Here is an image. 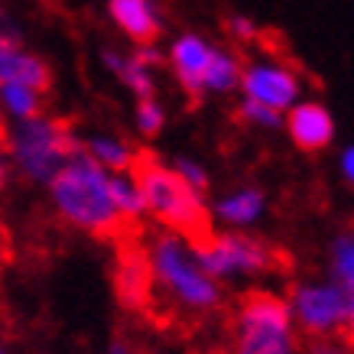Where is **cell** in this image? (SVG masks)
<instances>
[{"label": "cell", "mask_w": 354, "mask_h": 354, "mask_svg": "<svg viewBox=\"0 0 354 354\" xmlns=\"http://www.w3.org/2000/svg\"><path fill=\"white\" fill-rule=\"evenodd\" d=\"M147 263L153 277V296L169 302L179 315L189 319H205L221 309L225 302V286H218L208 277V270L198 260L195 241L172 231H156L143 244Z\"/></svg>", "instance_id": "obj_1"}, {"label": "cell", "mask_w": 354, "mask_h": 354, "mask_svg": "<svg viewBox=\"0 0 354 354\" xmlns=\"http://www.w3.org/2000/svg\"><path fill=\"white\" fill-rule=\"evenodd\" d=\"M46 192L59 221L88 237H114L120 227H127L114 205L111 172L91 162L82 150L49 179Z\"/></svg>", "instance_id": "obj_2"}, {"label": "cell", "mask_w": 354, "mask_h": 354, "mask_svg": "<svg viewBox=\"0 0 354 354\" xmlns=\"http://www.w3.org/2000/svg\"><path fill=\"white\" fill-rule=\"evenodd\" d=\"M227 354H306L290 306L277 290H247L231 309Z\"/></svg>", "instance_id": "obj_3"}, {"label": "cell", "mask_w": 354, "mask_h": 354, "mask_svg": "<svg viewBox=\"0 0 354 354\" xmlns=\"http://www.w3.org/2000/svg\"><path fill=\"white\" fill-rule=\"evenodd\" d=\"M133 179H137L140 195H143V212L160 225V231L185 234L192 241L208 234L212 215H208L205 195L189 189L172 172L169 162L156 160L153 153H140L137 166H133Z\"/></svg>", "instance_id": "obj_4"}, {"label": "cell", "mask_w": 354, "mask_h": 354, "mask_svg": "<svg viewBox=\"0 0 354 354\" xmlns=\"http://www.w3.org/2000/svg\"><path fill=\"white\" fill-rule=\"evenodd\" d=\"M7 162L10 169L32 185H49L55 172L82 150V140L65 120L39 114V118L20 120L3 133Z\"/></svg>", "instance_id": "obj_5"}, {"label": "cell", "mask_w": 354, "mask_h": 354, "mask_svg": "<svg viewBox=\"0 0 354 354\" xmlns=\"http://www.w3.org/2000/svg\"><path fill=\"white\" fill-rule=\"evenodd\" d=\"M195 250L218 286L260 283L279 267L277 247L250 231H208L195 241Z\"/></svg>", "instance_id": "obj_6"}, {"label": "cell", "mask_w": 354, "mask_h": 354, "mask_svg": "<svg viewBox=\"0 0 354 354\" xmlns=\"http://www.w3.org/2000/svg\"><path fill=\"white\" fill-rule=\"evenodd\" d=\"M290 306L292 325L302 335V342H322L338 338L348 325V296L328 277H306L296 279L290 292H283Z\"/></svg>", "instance_id": "obj_7"}, {"label": "cell", "mask_w": 354, "mask_h": 354, "mask_svg": "<svg viewBox=\"0 0 354 354\" xmlns=\"http://www.w3.org/2000/svg\"><path fill=\"white\" fill-rule=\"evenodd\" d=\"M237 91L244 101H254V104L286 114L292 104L302 101V75L279 59H250L241 68Z\"/></svg>", "instance_id": "obj_8"}, {"label": "cell", "mask_w": 354, "mask_h": 354, "mask_svg": "<svg viewBox=\"0 0 354 354\" xmlns=\"http://www.w3.org/2000/svg\"><path fill=\"white\" fill-rule=\"evenodd\" d=\"M7 82H20V85H30L36 91H49L53 68L43 55L26 49L17 20L0 7V85H7Z\"/></svg>", "instance_id": "obj_9"}, {"label": "cell", "mask_w": 354, "mask_h": 354, "mask_svg": "<svg viewBox=\"0 0 354 354\" xmlns=\"http://www.w3.org/2000/svg\"><path fill=\"white\" fill-rule=\"evenodd\" d=\"M283 130L290 133L292 147L302 153H322L335 143L338 124H335L332 108L319 97H302L299 104H292L283 114Z\"/></svg>", "instance_id": "obj_10"}, {"label": "cell", "mask_w": 354, "mask_h": 354, "mask_svg": "<svg viewBox=\"0 0 354 354\" xmlns=\"http://www.w3.org/2000/svg\"><path fill=\"white\" fill-rule=\"evenodd\" d=\"M212 49H215V43L205 39L202 32H179L169 43V49H166V62L172 68L176 85L183 88L192 101L205 97L202 78H205V68H208V59H212Z\"/></svg>", "instance_id": "obj_11"}, {"label": "cell", "mask_w": 354, "mask_h": 354, "mask_svg": "<svg viewBox=\"0 0 354 354\" xmlns=\"http://www.w3.org/2000/svg\"><path fill=\"white\" fill-rule=\"evenodd\" d=\"M267 192L260 185H237L208 205V215L221 225V231H254L267 218Z\"/></svg>", "instance_id": "obj_12"}, {"label": "cell", "mask_w": 354, "mask_h": 354, "mask_svg": "<svg viewBox=\"0 0 354 354\" xmlns=\"http://www.w3.org/2000/svg\"><path fill=\"white\" fill-rule=\"evenodd\" d=\"M114 290L118 299L133 312H143L153 306V277H150V263L143 247H124L120 250L118 263H114Z\"/></svg>", "instance_id": "obj_13"}, {"label": "cell", "mask_w": 354, "mask_h": 354, "mask_svg": "<svg viewBox=\"0 0 354 354\" xmlns=\"http://www.w3.org/2000/svg\"><path fill=\"white\" fill-rule=\"evenodd\" d=\"M108 17L133 46L156 43L166 30L160 0H108Z\"/></svg>", "instance_id": "obj_14"}, {"label": "cell", "mask_w": 354, "mask_h": 354, "mask_svg": "<svg viewBox=\"0 0 354 354\" xmlns=\"http://www.w3.org/2000/svg\"><path fill=\"white\" fill-rule=\"evenodd\" d=\"M101 65H104L137 101L156 97V68L140 62L133 49H130V53H120L114 46H104V49H101Z\"/></svg>", "instance_id": "obj_15"}, {"label": "cell", "mask_w": 354, "mask_h": 354, "mask_svg": "<svg viewBox=\"0 0 354 354\" xmlns=\"http://www.w3.org/2000/svg\"><path fill=\"white\" fill-rule=\"evenodd\" d=\"M82 153L108 172H133L137 156H140L137 147H133L127 137L108 133V130H104V133H88V137L82 140Z\"/></svg>", "instance_id": "obj_16"}, {"label": "cell", "mask_w": 354, "mask_h": 354, "mask_svg": "<svg viewBox=\"0 0 354 354\" xmlns=\"http://www.w3.org/2000/svg\"><path fill=\"white\" fill-rule=\"evenodd\" d=\"M241 68H244V62H241V55H237L234 49L215 46V49H212V59H208V68H205L202 91L205 95H218V97L237 91V85H241Z\"/></svg>", "instance_id": "obj_17"}, {"label": "cell", "mask_w": 354, "mask_h": 354, "mask_svg": "<svg viewBox=\"0 0 354 354\" xmlns=\"http://www.w3.org/2000/svg\"><path fill=\"white\" fill-rule=\"evenodd\" d=\"M46 108V91H36L30 85H20V82H7L0 85V114L10 118L13 124L30 118H39Z\"/></svg>", "instance_id": "obj_18"}, {"label": "cell", "mask_w": 354, "mask_h": 354, "mask_svg": "<svg viewBox=\"0 0 354 354\" xmlns=\"http://www.w3.org/2000/svg\"><path fill=\"white\" fill-rule=\"evenodd\" d=\"M328 279H335L348 296L354 292V227L335 234L328 247Z\"/></svg>", "instance_id": "obj_19"}, {"label": "cell", "mask_w": 354, "mask_h": 354, "mask_svg": "<svg viewBox=\"0 0 354 354\" xmlns=\"http://www.w3.org/2000/svg\"><path fill=\"white\" fill-rule=\"evenodd\" d=\"M111 192H114V205H118V215L124 218V225H137L147 218L133 172H111Z\"/></svg>", "instance_id": "obj_20"}, {"label": "cell", "mask_w": 354, "mask_h": 354, "mask_svg": "<svg viewBox=\"0 0 354 354\" xmlns=\"http://www.w3.org/2000/svg\"><path fill=\"white\" fill-rule=\"evenodd\" d=\"M133 130L140 137H160L166 130V108L160 104V97L137 101V108H133Z\"/></svg>", "instance_id": "obj_21"}, {"label": "cell", "mask_w": 354, "mask_h": 354, "mask_svg": "<svg viewBox=\"0 0 354 354\" xmlns=\"http://www.w3.org/2000/svg\"><path fill=\"white\" fill-rule=\"evenodd\" d=\"M237 120L247 124L250 130H263V133H273V130H283V114L279 111H270L263 104H254V101H244L237 104Z\"/></svg>", "instance_id": "obj_22"}, {"label": "cell", "mask_w": 354, "mask_h": 354, "mask_svg": "<svg viewBox=\"0 0 354 354\" xmlns=\"http://www.w3.org/2000/svg\"><path fill=\"white\" fill-rule=\"evenodd\" d=\"M172 172L183 179L189 189H195V192H208V185H212V172H208V166L205 162H198L195 156H172L169 160Z\"/></svg>", "instance_id": "obj_23"}, {"label": "cell", "mask_w": 354, "mask_h": 354, "mask_svg": "<svg viewBox=\"0 0 354 354\" xmlns=\"http://www.w3.org/2000/svg\"><path fill=\"white\" fill-rule=\"evenodd\" d=\"M225 30H227V36L234 39V43H241V46H247V43H254L260 36V26L247 13H231L225 20Z\"/></svg>", "instance_id": "obj_24"}, {"label": "cell", "mask_w": 354, "mask_h": 354, "mask_svg": "<svg viewBox=\"0 0 354 354\" xmlns=\"http://www.w3.org/2000/svg\"><path fill=\"white\" fill-rule=\"evenodd\" d=\"M306 354H354V342L344 338V335H338V338H322V342H309Z\"/></svg>", "instance_id": "obj_25"}, {"label": "cell", "mask_w": 354, "mask_h": 354, "mask_svg": "<svg viewBox=\"0 0 354 354\" xmlns=\"http://www.w3.org/2000/svg\"><path fill=\"white\" fill-rule=\"evenodd\" d=\"M338 172L348 185H354V143H348L342 153H338Z\"/></svg>", "instance_id": "obj_26"}, {"label": "cell", "mask_w": 354, "mask_h": 354, "mask_svg": "<svg viewBox=\"0 0 354 354\" xmlns=\"http://www.w3.org/2000/svg\"><path fill=\"white\" fill-rule=\"evenodd\" d=\"M108 354H147V351H143L137 342H124V338H120V342H114L108 348Z\"/></svg>", "instance_id": "obj_27"}, {"label": "cell", "mask_w": 354, "mask_h": 354, "mask_svg": "<svg viewBox=\"0 0 354 354\" xmlns=\"http://www.w3.org/2000/svg\"><path fill=\"white\" fill-rule=\"evenodd\" d=\"M10 179V162H7V147H3V130H0V189Z\"/></svg>", "instance_id": "obj_28"}, {"label": "cell", "mask_w": 354, "mask_h": 354, "mask_svg": "<svg viewBox=\"0 0 354 354\" xmlns=\"http://www.w3.org/2000/svg\"><path fill=\"white\" fill-rule=\"evenodd\" d=\"M3 237H7V227H3V215H0V247H3Z\"/></svg>", "instance_id": "obj_29"}, {"label": "cell", "mask_w": 354, "mask_h": 354, "mask_svg": "<svg viewBox=\"0 0 354 354\" xmlns=\"http://www.w3.org/2000/svg\"><path fill=\"white\" fill-rule=\"evenodd\" d=\"M0 354H7V348H3V342H0Z\"/></svg>", "instance_id": "obj_30"}, {"label": "cell", "mask_w": 354, "mask_h": 354, "mask_svg": "<svg viewBox=\"0 0 354 354\" xmlns=\"http://www.w3.org/2000/svg\"><path fill=\"white\" fill-rule=\"evenodd\" d=\"M208 354H227V351H208Z\"/></svg>", "instance_id": "obj_31"}]
</instances>
